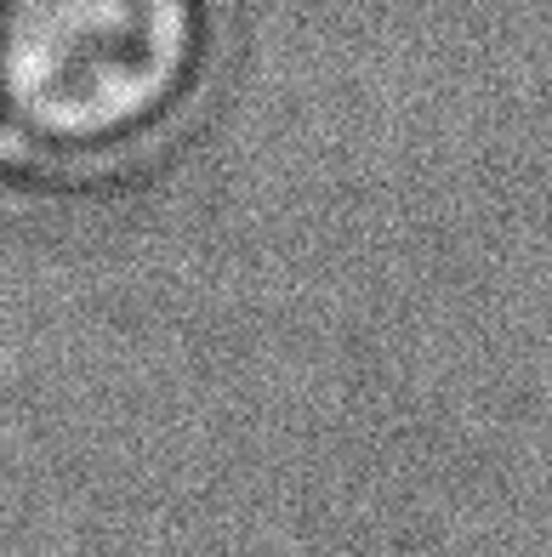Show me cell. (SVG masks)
Instances as JSON below:
<instances>
[{
	"label": "cell",
	"instance_id": "cell-1",
	"mask_svg": "<svg viewBox=\"0 0 552 557\" xmlns=\"http://www.w3.org/2000/svg\"><path fill=\"white\" fill-rule=\"evenodd\" d=\"M217 63L211 0H0V114L58 160L171 132Z\"/></svg>",
	"mask_w": 552,
	"mask_h": 557
},
{
	"label": "cell",
	"instance_id": "cell-2",
	"mask_svg": "<svg viewBox=\"0 0 552 557\" xmlns=\"http://www.w3.org/2000/svg\"><path fill=\"white\" fill-rule=\"evenodd\" d=\"M12 137V125H7V114H0V143H7Z\"/></svg>",
	"mask_w": 552,
	"mask_h": 557
}]
</instances>
